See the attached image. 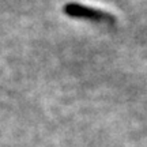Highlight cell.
<instances>
[{"label": "cell", "instance_id": "6da1fadb", "mask_svg": "<svg viewBox=\"0 0 147 147\" xmlns=\"http://www.w3.org/2000/svg\"><path fill=\"white\" fill-rule=\"evenodd\" d=\"M63 12L69 18L83 19V21L95 22V23H108V25L116 23V16L113 14L79 4V3H67L63 7Z\"/></svg>", "mask_w": 147, "mask_h": 147}]
</instances>
